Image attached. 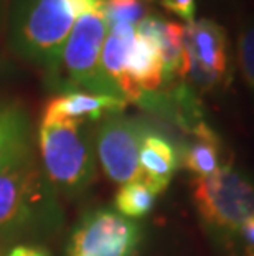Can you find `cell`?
I'll list each match as a JSON object with an SVG mask.
<instances>
[{
  "mask_svg": "<svg viewBox=\"0 0 254 256\" xmlns=\"http://www.w3.org/2000/svg\"><path fill=\"white\" fill-rule=\"evenodd\" d=\"M102 5L104 0H15L10 20L13 50L55 76L76 20Z\"/></svg>",
  "mask_w": 254,
  "mask_h": 256,
  "instance_id": "6da1fadb",
  "label": "cell"
},
{
  "mask_svg": "<svg viewBox=\"0 0 254 256\" xmlns=\"http://www.w3.org/2000/svg\"><path fill=\"white\" fill-rule=\"evenodd\" d=\"M88 122L43 114L38 130L43 168L50 182L64 194H78L94 178L96 166Z\"/></svg>",
  "mask_w": 254,
  "mask_h": 256,
  "instance_id": "7a4b0ae2",
  "label": "cell"
},
{
  "mask_svg": "<svg viewBox=\"0 0 254 256\" xmlns=\"http://www.w3.org/2000/svg\"><path fill=\"white\" fill-rule=\"evenodd\" d=\"M107 32L109 26L104 15V5L83 14L76 20L64 43L55 74L59 76L63 73L59 78L63 88L126 100L119 86L106 74L101 64V52Z\"/></svg>",
  "mask_w": 254,
  "mask_h": 256,
  "instance_id": "3957f363",
  "label": "cell"
},
{
  "mask_svg": "<svg viewBox=\"0 0 254 256\" xmlns=\"http://www.w3.org/2000/svg\"><path fill=\"white\" fill-rule=\"evenodd\" d=\"M193 200L203 222L223 236H235L254 216V184L226 164L193 180Z\"/></svg>",
  "mask_w": 254,
  "mask_h": 256,
  "instance_id": "277c9868",
  "label": "cell"
},
{
  "mask_svg": "<svg viewBox=\"0 0 254 256\" xmlns=\"http://www.w3.org/2000/svg\"><path fill=\"white\" fill-rule=\"evenodd\" d=\"M228 42L218 24L200 18L185 26L180 76L198 88L212 90L226 80Z\"/></svg>",
  "mask_w": 254,
  "mask_h": 256,
  "instance_id": "5b68a950",
  "label": "cell"
},
{
  "mask_svg": "<svg viewBox=\"0 0 254 256\" xmlns=\"http://www.w3.org/2000/svg\"><path fill=\"white\" fill-rule=\"evenodd\" d=\"M140 228L131 218L111 210L84 215L69 238L68 256H134Z\"/></svg>",
  "mask_w": 254,
  "mask_h": 256,
  "instance_id": "8992f818",
  "label": "cell"
},
{
  "mask_svg": "<svg viewBox=\"0 0 254 256\" xmlns=\"http://www.w3.org/2000/svg\"><path fill=\"white\" fill-rule=\"evenodd\" d=\"M41 177L31 156L0 168V238L25 230L38 214Z\"/></svg>",
  "mask_w": 254,
  "mask_h": 256,
  "instance_id": "52a82bcc",
  "label": "cell"
},
{
  "mask_svg": "<svg viewBox=\"0 0 254 256\" xmlns=\"http://www.w3.org/2000/svg\"><path fill=\"white\" fill-rule=\"evenodd\" d=\"M147 129L134 119L109 116L96 132V152L106 176L116 184L140 177L139 150Z\"/></svg>",
  "mask_w": 254,
  "mask_h": 256,
  "instance_id": "ba28073f",
  "label": "cell"
},
{
  "mask_svg": "<svg viewBox=\"0 0 254 256\" xmlns=\"http://www.w3.org/2000/svg\"><path fill=\"white\" fill-rule=\"evenodd\" d=\"M126 104L127 101L122 98L93 94V92L86 91H69L61 96L51 98L46 102L43 114L55 118L94 121L104 114H109V116L121 114Z\"/></svg>",
  "mask_w": 254,
  "mask_h": 256,
  "instance_id": "9c48e42d",
  "label": "cell"
},
{
  "mask_svg": "<svg viewBox=\"0 0 254 256\" xmlns=\"http://www.w3.org/2000/svg\"><path fill=\"white\" fill-rule=\"evenodd\" d=\"M136 34L154 43L160 52L164 63V80L170 81L180 74L185 26L162 18L159 15H149L137 24Z\"/></svg>",
  "mask_w": 254,
  "mask_h": 256,
  "instance_id": "30bf717a",
  "label": "cell"
},
{
  "mask_svg": "<svg viewBox=\"0 0 254 256\" xmlns=\"http://www.w3.org/2000/svg\"><path fill=\"white\" fill-rule=\"evenodd\" d=\"M178 167V156L170 140L147 130L139 150L140 177L149 182L159 194L169 187Z\"/></svg>",
  "mask_w": 254,
  "mask_h": 256,
  "instance_id": "8fae6325",
  "label": "cell"
},
{
  "mask_svg": "<svg viewBox=\"0 0 254 256\" xmlns=\"http://www.w3.org/2000/svg\"><path fill=\"white\" fill-rule=\"evenodd\" d=\"M30 156V124L25 111L0 102V168Z\"/></svg>",
  "mask_w": 254,
  "mask_h": 256,
  "instance_id": "7c38bea8",
  "label": "cell"
},
{
  "mask_svg": "<svg viewBox=\"0 0 254 256\" xmlns=\"http://www.w3.org/2000/svg\"><path fill=\"white\" fill-rule=\"evenodd\" d=\"M126 74L140 94L155 91L164 81V63L154 43L136 34V40L129 48Z\"/></svg>",
  "mask_w": 254,
  "mask_h": 256,
  "instance_id": "4fadbf2b",
  "label": "cell"
},
{
  "mask_svg": "<svg viewBox=\"0 0 254 256\" xmlns=\"http://www.w3.org/2000/svg\"><path fill=\"white\" fill-rule=\"evenodd\" d=\"M223 147L218 136L205 122H198L192 129V138L182 150V164L190 170L195 178L213 176L221 167Z\"/></svg>",
  "mask_w": 254,
  "mask_h": 256,
  "instance_id": "5bb4252c",
  "label": "cell"
},
{
  "mask_svg": "<svg viewBox=\"0 0 254 256\" xmlns=\"http://www.w3.org/2000/svg\"><path fill=\"white\" fill-rule=\"evenodd\" d=\"M157 195L159 192L149 182L144 178H136L121 185L114 205L116 210L126 218H140L152 210Z\"/></svg>",
  "mask_w": 254,
  "mask_h": 256,
  "instance_id": "9a60e30c",
  "label": "cell"
},
{
  "mask_svg": "<svg viewBox=\"0 0 254 256\" xmlns=\"http://www.w3.org/2000/svg\"><path fill=\"white\" fill-rule=\"evenodd\" d=\"M145 0H104V15L107 26L114 24L136 25L147 17Z\"/></svg>",
  "mask_w": 254,
  "mask_h": 256,
  "instance_id": "2e32d148",
  "label": "cell"
},
{
  "mask_svg": "<svg viewBox=\"0 0 254 256\" xmlns=\"http://www.w3.org/2000/svg\"><path fill=\"white\" fill-rule=\"evenodd\" d=\"M238 52H240V66L245 83L254 94V18L248 20L241 26L238 38Z\"/></svg>",
  "mask_w": 254,
  "mask_h": 256,
  "instance_id": "e0dca14e",
  "label": "cell"
},
{
  "mask_svg": "<svg viewBox=\"0 0 254 256\" xmlns=\"http://www.w3.org/2000/svg\"><path fill=\"white\" fill-rule=\"evenodd\" d=\"M164 8L170 14L177 15L178 18L192 24L195 20V0H159Z\"/></svg>",
  "mask_w": 254,
  "mask_h": 256,
  "instance_id": "ac0fdd59",
  "label": "cell"
},
{
  "mask_svg": "<svg viewBox=\"0 0 254 256\" xmlns=\"http://www.w3.org/2000/svg\"><path fill=\"white\" fill-rule=\"evenodd\" d=\"M240 236H241L243 246H245L246 256H254V216H251V218L241 226Z\"/></svg>",
  "mask_w": 254,
  "mask_h": 256,
  "instance_id": "d6986e66",
  "label": "cell"
},
{
  "mask_svg": "<svg viewBox=\"0 0 254 256\" xmlns=\"http://www.w3.org/2000/svg\"><path fill=\"white\" fill-rule=\"evenodd\" d=\"M8 256H48V253L41 248H30V246H17L10 252Z\"/></svg>",
  "mask_w": 254,
  "mask_h": 256,
  "instance_id": "ffe728a7",
  "label": "cell"
},
{
  "mask_svg": "<svg viewBox=\"0 0 254 256\" xmlns=\"http://www.w3.org/2000/svg\"><path fill=\"white\" fill-rule=\"evenodd\" d=\"M0 4H2V0H0Z\"/></svg>",
  "mask_w": 254,
  "mask_h": 256,
  "instance_id": "44dd1931",
  "label": "cell"
}]
</instances>
